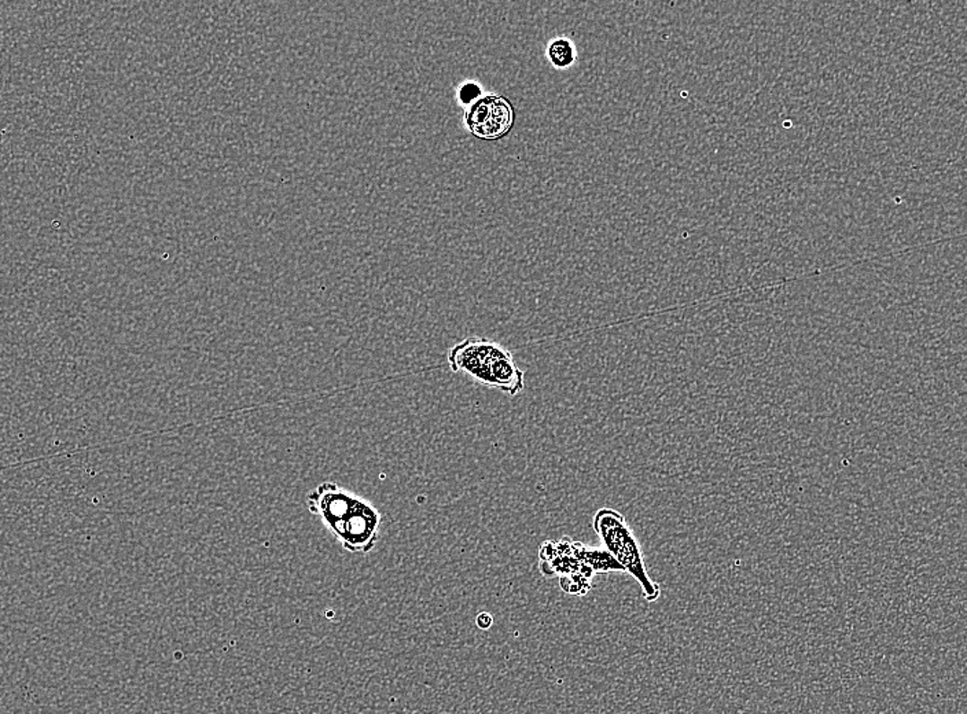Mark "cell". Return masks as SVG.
Listing matches in <instances>:
<instances>
[{"label":"cell","mask_w":967,"mask_h":714,"mask_svg":"<svg viewBox=\"0 0 967 714\" xmlns=\"http://www.w3.org/2000/svg\"><path fill=\"white\" fill-rule=\"evenodd\" d=\"M307 506L352 553H368L380 539L382 516L370 501L337 483H319L308 493Z\"/></svg>","instance_id":"cell-1"},{"label":"cell","mask_w":967,"mask_h":714,"mask_svg":"<svg viewBox=\"0 0 967 714\" xmlns=\"http://www.w3.org/2000/svg\"><path fill=\"white\" fill-rule=\"evenodd\" d=\"M453 372H466L484 387L517 396L523 389V371L509 349L492 340L469 337L448 352Z\"/></svg>","instance_id":"cell-2"},{"label":"cell","mask_w":967,"mask_h":714,"mask_svg":"<svg viewBox=\"0 0 967 714\" xmlns=\"http://www.w3.org/2000/svg\"><path fill=\"white\" fill-rule=\"evenodd\" d=\"M593 525L606 550L613 555L624 571L637 579L642 588L643 597L649 604L657 602L661 596L660 586L655 583L647 573L642 547L626 518L616 509H601L593 517Z\"/></svg>","instance_id":"cell-3"},{"label":"cell","mask_w":967,"mask_h":714,"mask_svg":"<svg viewBox=\"0 0 967 714\" xmlns=\"http://www.w3.org/2000/svg\"><path fill=\"white\" fill-rule=\"evenodd\" d=\"M541 569L544 576H559L562 589L570 595H585L591 589L593 571L582 558V543L565 537L546 542L541 547Z\"/></svg>","instance_id":"cell-4"},{"label":"cell","mask_w":967,"mask_h":714,"mask_svg":"<svg viewBox=\"0 0 967 714\" xmlns=\"http://www.w3.org/2000/svg\"><path fill=\"white\" fill-rule=\"evenodd\" d=\"M514 109L509 100L499 95H487L469 105L466 126L471 135L482 141L505 138L514 126Z\"/></svg>","instance_id":"cell-5"},{"label":"cell","mask_w":967,"mask_h":714,"mask_svg":"<svg viewBox=\"0 0 967 714\" xmlns=\"http://www.w3.org/2000/svg\"><path fill=\"white\" fill-rule=\"evenodd\" d=\"M582 558L593 573L624 571L613 555L606 548L587 547L582 543Z\"/></svg>","instance_id":"cell-6"},{"label":"cell","mask_w":967,"mask_h":714,"mask_svg":"<svg viewBox=\"0 0 967 714\" xmlns=\"http://www.w3.org/2000/svg\"><path fill=\"white\" fill-rule=\"evenodd\" d=\"M547 56H549V61L557 69L570 68L575 64L576 58H577L575 44L567 38H559L551 41Z\"/></svg>","instance_id":"cell-7"},{"label":"cell","mask_w":967,"mask_h":714,"mask_svg":"<svg viewBox=\"0 0 967 714\" xmlns=\"http://www.w3.org/2000/svg\"><path fill=\"white\" fill-rule=\"evenodd\" d=\"M479 97H481V88H479V85L476 84V83H466V84L462 85L461 90H459V100H461L463 105H471V103L476 102Z\"/></svg>","instance_id":"cell-8"},{"label":"cell","mask_w":967,"mask_h":714,"mask_svg":"<svg viewBox=\"0 0 967 714\" xmlns=\"http://www.w3.org/2000/svg\"><path fill=\"white\" fill-rule=\"evenodd\" d=\"M492 623H494V620H492V615L488 614V613H481V614H479V617H477V625H479L481 630H489Z\"/></svg>","instance_id":"cell-9"}]
</instances>
